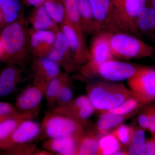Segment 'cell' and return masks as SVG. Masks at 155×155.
Segmentation results:
<instances>
[{"instance_id":"6da1fadb","label":"cell","mask_w":155,"mask_h":155,"mask_svg":"<svg viewBox=\"0 0 155 155\" xmlns=\"http://www.w3.org/2000/svg\"><path fill=\"white\" fill-rule=\"evenodd\" d=\"M0 61L25 68L31 55L28 48L30 28L24 17L1 29Z\"/></svg>"},{"instance_id":"7a4b0ae2","label":"cell","mask_w":155,"mask_h":155,"mask_svg":"<svg viewBox=\"0 0 155 155\" xmlns=\"http://www.w3.org/2000/svg\"><path fill=\"white\" fill-rule=\"evenodd\" d=\"M86 91L95 110L100 113L116 108L128 99L138 96L122 84L110 81L89 84Z\"/></svg>"},{"instance_id":"3957f363","label":"cell","mask_w":155,"mask_h":155,"mask_svg":"<svg viewBox=\"0 0 155 155\" xmlns=\"http://www.w3.org/2000/svg\"><path fill=\"white\" fill-rule=\"evenodd\" d=\"M147 0H112V14L107 31L124 32L143 38L136 27L139 13Z\"/></svg>"},{"instance_id":"277c9868","label":"cell","mask_w":155,"mask_h":155,"mask_svg":"<svg viewBox=\"0 0 155 155\" xmlns=\"http://www.w3.org/2000/svg\"><path fill=\"white\" fill-rule=\"evenodd\" d=\"M140 67L112 59L99 64L87 62L82 66L81 72L87 78L97 77L110 82H118L129 79Z\"/></svg>"},{"instance_id":"5b68a950","label":"cell","mask_w":155,"mask_h":155,"mask_svg":"<svg viewBox=\"0 0 155 155\" xmlns=\"http://www.w3.org/2000/svg\"><path fill=\"white\" fill-rule=\"evenodd\" d=\"M110 44L113 54L118 59H141L155 53L153 45L137 37L124 32H110Z\"/></svg>"},{"instance_id":"8992f818","label":"cell","mask_w":155,"mask_h":155,"mask_svg":"<svg viewBox=\"0 0 155 155\" xmlns=\"http://www.w3.org/2000/svg\"><path fill=\"white\" fill-rule=\"evenodd\" d=\"M84 130L81 124L62 114L52 111L46 113L39 136L42 139L78 135Z\"/></svg>"},{"instance_id":"52a82bcc","label":"cell","mask_w":155,"mask_h":155,"mask_svg":"<svg viewBox=\"0 0 155 155\" xmlns=\"http://www.w3.org/2000/svg\"><path fill=\"white\" fill-rule=\"evenodd\" d=\"M127 81L129 88L147 105L155 101V68L140 67Z\"/></svg>"},{"instance_id":"ba28073f","label":"cell","mask_w":155,"mask_h":155,"mask_svg":"<svg viewBox=\"0 0 155 155\" xmlns=\"http://www.w3.org/2000/svg\"><path fill=\"white\" fill-rule=\"evenodd\" d=\"M51 111L69 117L84 127L95 110L87 96L81 95L65 105L54 106Z\"/></svg>"},{"instance_id":"9c48e42d","label":"cell","mask_w":155,"mask_h":155,"mask_svg":"<svg viewBox=\"0 0 155 155\" xmlns=\"http://www.w3.org/2000/svg\"><path fill=\"white\" fill-rule=\"evenodd\" d=\"M53 30L56 34V41L52 49L47 56L69 73L77 67L68 41L59 24L56 23Z\"/></svg>"},{"instance_id":"30bf717a","label":"cell","mask_w":155,"mask_h":155,"mask_svg":"<svg viewBox=\"0 0 155 155\" xmlns=\"http://www.w3.org/2000/svg\"><path fill=\"white\" fill-rule=\"evenodd\" d=\"M41 128V125L32 119L24 120L8 138L0 142L1 150L30 143L39 136Z\"/></svg>"},{"instance_id":"8fae6325","label":"cell","mask_w":155,"mask_h":155,"mask_svg":"<svg viewBox=\"0 0 155 155\" xmlns=\"http://www.w3.org/2000/svg\"><path fill=\"white\" fill-rule=\"evenodd\" d=\"M49 82L41 81L33 83L22 91L17 98L15 107L22 112H28L40 108Z\"/></svg>"},{"instance_id":"7c38bea8","label":"cell","mask_w":155,"mask_h":155,"mask_svg":"<svg viewBox=\"0 0 155 155\" xmlns=\"http://www.w3.org/2000/svg\"><path fill=\"white\" fill-rule=\"evenodd\" d=\"M59 26L67 38L76 67L84 65L89 61V51L87 48L86 45L81 40L66 14L64 20L59 24Z\"/></svg>"},{"instance_id":"4fadbf2b","label":"cell","mask_w":155,"mask_h":155,"mask_svg":"<svg viewBox=\"0 0 155 155\" xmlns=\"http://www.w3.org/2000/svg\"><path fill=\"white\" fill-rule=\"evenodd\" d=\"M55 41L54 30L35 31L30 28L28 48L31 55L34 57H47L54 47Z\"/></svg>"},{"instance_id":"5bb4252c","label":"cell","mask_w":155,"mask_h":155,"mask_svg":"<svg viewBox=\"0 0 155 155\" xmlns=\"http://www.w3.org/2000/svg\"><path fill=\"white\" fill-rule=\"evenodd\" d=\"M94 35L89 50L90 60L88 62L99 64L115 59L110 44V32L102 31Z\"/></svg>"},{"instance_id":"9a60e30c","label":"cell","mask_w":155,"mask_h":155,"mask_svg":"<svg viewBox=\"0 0 155 155\" xmlns=\"http://www.w3.org/2000/svg\"><path fill=\"white\" fill-rule=\"evenodd\" d=\"M30 66L33 83L41 81L49 82L61 73L60 66L47 57H34Z\"/></svg>"},{"instance_id":"2e32d148","label":"cell","mask_w":155,"mask_h":155,"mask_svg":"<svg viewBox=\"0 0 155 155\" xmlns=\"http://www.w3.org/2000/svg\"><path fill=\"white\" fill-rule=\"evenodd\" d=\"M23 68L12 64H6L0 73V96L10 95L22 81Z\"/></svg>"},{"instance_id":"e0dca14e","label":"cell","mask_w":155,"mask_h":155,"mask_svg":"<svg viewBox=\"0 0 155 155\" xmlns=\"http://www.w3.org/2000/svg\"><path fill=\"white\" fill-rule=\"evenodd\" d=\"M81 133L78 135L48 139L43 143L42 147L44 149L54 155L56 153L61 155H76L78 137Z\"/></svg>"},{"instance_id":"ac0fdd59","label":"cell","mask_w":155,"mask_h":155,"mask_svg":"<svg viewBox=\"0 0 155 155\" xmlns=\"http://www.w3.org/2000/svg\"><path fill=\"white\" fill-rule=\"evenodd\" d=\"M94 22L92 34L107 31L112 14V0H90Z\"/></svg>"},{"instance_id":"d6986e66","label":"cell","mask_w":155,"mask_h":155,"mask_svg":"<svg viewBox=\"0 0 155 155\" xmlns=\"http://www.w3.org/2000/svg\"><path fill=\"white\" fill-rule=\"evenodd\" d=\"M136 27L142 37L151 42L155 53V9L147 5L140 11L135 21Z\"/></svg>"},{"instance_id":"ffe728a7","label":"cell","mask_w":155,"mask_h":155,"mask_svg":"<svg viewBox=\"0 0 155 155\" xmlns=\"http://www.w3.org/2000/svg\"><path fill=\"white\" fill-rule=\"evenodd\" d=\"M19 0H0L1 29L24 17Z\"/></svg>"},{"instance_id":"44dd1931","label":"cell","mask_w":155,"mask_h":155,"mask_svg":"<svg viewBox=\"0 0 155 155\" xmlns=\"http://www.w3.org/2000/svg\"><path fill=\"white\" fill-rule=\"evenodd\" d=\"M27 19L31 29L35 31L53 30L56 23L48 14L43 4L34 7Z\"/></svg>"},{"instance_id":"7402d4cb","label":"cell","mask_w":155,"mask_h":155,"mask_svg":"<svg viewBox=\"0 0 155 155\" xmlns=\"http://www.w3.org/2000/svg\"><path fill=\"white\" fill-rule=\"evenodd\" d=\"M99 139L95 134L84 130L78 137L76 155H97Z\"/></svg>"},{"instance_id":"603a6c76","label":"cell","mask_w":155,"mask_h":155,"mask_svg":"<svg viewBox=\"0 0 155 155\" xmlns=\"http://www.w3.org/2000/svg\"><path fill=\"white\" fill-rule=\"evenodd\" d=\"M130 117L129 116H120L106 112L101 113L96 125L98 133L101 135L110 133Z\"/></svg>"},{"instance_id":"cb8c5ba5","label":"cell","mask_w":155,"mask_h":155,"mask_svg":"<svg viewBox=\"0 0 155 155\" xmlns=\"http://www.w3.org/2000/svg\"><path fill=\"white\" fill-rule=\"evenodd\" d=\"M40 109L28 112H22L11 104L6 102L0 103V122L8 119L30 120L36 118L39 114Z\"/></svg>"},{"instance_id":"d4e9b609","label":"cell","mask_w":155,"mask_h":155,"mask_svg":"<svg viewBox=\"0 0 155 155\" xmlns=\"http://www.w3.org/2000/svg\"><path fill=\"white\" fill-rule=\"evenodd\" d=\"M68 73H62L50 81L48 83L46 89L45 97L48 106L52 108L56 104L58 94L61 89L66 84L69 82Z\"/></svg>"},{"instance_id":"484cf974","label":"cell","mask_w":155,"mask_h":155,"mask_svg":"<svg viewBox=\"0 0 155 155\" xmlns=\"http://www.w3.org/2000/svg\"><path fill=\"white\" fill-rule=\"evenodd\" d=\"M78 10L84 33V35L92 34L94 18L90 0H78Z\"/></svg>"},{"instance_id":"4316f807","label":"cell","mask_w":155,"mask_h":155,"mask_svg":"<svg viewBox=\"0 0 155 155\" xmlns=\"http://www.w3.org/2000/svg\"><path fill=\"white\" fill-rule=\"evenodd\" d=\"M101 136L99 139L97 155H117L122 150V145L113 132Z\"/></svg>"},{"instance_id":"83f0119b","label":"cell","mask_w":155,"mask_h":155,"mask_svg":"<svg viewBox=\"0 0 155 155\" xmlns=\"http://www.w3.org/2000/svg\"><path fill=\"white\" fill-rule=\"evenodd\" d=\"M147 105L138 96L134 97L126 100L120 106L102 112L120 115V116H133L134 114L138 110V109L143 107ZM101 114V113H100Z\"/></svg>"},{"instance_id":"f1b7e54d","label":"cell","mask_w":155,"mask_h":155,"mask_svg":"<svg viewBox=\"0 0 155 155\" xmlns=\"http://www.w3.org/2000/svg\"><path fill=\"white\" fill-rule=\"evenodd\" d=\"M145 131L140 126L134 127L133 137L129 146L126 150L127 155H141L145 146Z\"/></svg>"},{"instance_id":"f546056e","label":"cell","mask_w":155,"mask_h":155,"mask_svg":"<svg viewBox=\"0 0 155 155\" xmlns=\"http://www.w3.org/2000/svg\"><path fill=\"white\" fill-rule=\"evenodd\" d=\"M43 5L47 12L55 22L59 25L62 23L66 15L64 0H45Z\"/></svg>"},{"instance_id":"4dcf8cb0","label":"cell","mask_w":155,"mask_h":155,"mask_svg":"<svg viewBox=\"0 0 155 155\" xmlns=\"http://www.w3.org/2000/svg\"><path fill=\"white\" fill-rule=\"evenodd\" d=\"M133 131V126H128L122 124L116 127L112 132L118 138L125 150L131 143Z\"/></svg>"},{"instance_id":"1f68e13d","label":"cell","mask_w":155,"mask_h":155,"mask_svg":"<svg viewBox=\"0 0 155 155\" xmlns=\"http://www.w3.org/2000/svg\"><path fill=\"white\" fill-rule=\"evenodd\" d=\"M23 121L24 120L8 119L0 122V142L8 138Z\"/></svg>"},{"instance_id":"d6a6232c","label":"cell","mask_w":155,"mask_h":155,"mask_svg":"<svg viewBox=\"0 0 155 155\" xmlns=\"http://www.w3.org/2000/svg\"><path fill=\"white\" fill-rule=\"evenodd\" d=\"M35 145L30 143L21 145L14 147L2 152L5 155H34L36 150Z\"/></svg>"},{"instance_id":"836d02e7","label":"cell","mask_w":155,"mask_h":155,"mask_svg":"<svg viewBox=\"0 0 155 155\" xmlns=\"http://www.w3.org/2000/svg\"><path fill=\"white\" fill-rule=\"evenodd\" d=\"M73 92L69 86V82L64 85L58 94L56 104L58 106L65 105L73 99Z\"/></svg>"},{"instance_id":"e575fe53","label":"cell","mask_w":155,"mask_h":155,"mask_svg":"<svg viewBox=\"0 0 155 155\" xmlns=\"http://www.w3.org/2000/svg\"><path fill=\"white\" fill-rule=\"evenodd\" d=\"M139 125L144 130H148L150 125L149 104L144 106L138 117Z\"/></svg>"},{"instance_id":"d590c367","label":"cell","mask_w":155,"mask_h":155,"mask_svg":"<svg viewBox=\"0 0 155 155\" xmlns=\"http://www.w3.org/2000/svg\"><path fill=\"white\" fill-rule=\"evenodd\" d=\"M141 155H155V134L147 139L145 146Z\"/></svg>"},{"instance_id":"8d00e7d4","label":"cell","mask_w":155,"mask_h":155,"mask_svg":"<svg viewBox=\"0 0 155 155\" xmlns=\"http://www.w3.org/2000/svg\"><path fill=\"white\" fill-rule=\"evenodd\" d=\"M150 125L149 131L151 135L155 134V103L149 104Z\"/></svg>"},{"instance_id":"74e56055","label":"cell","mask_w":155,"mask_h":155,"mask_svg":"<svg viewBox=\"0 0 155 155\" xmlns=\"http://www.w3.org/2000/svg\"><path fill=\"white\" fill-rule=\"evenodd\" d=\"M23 1L27 5L36 7L43 5L45 0H23Z\"/></svg>"},{"instance_id":"f35d334b","label":"cell","mask_w":155,"mask_h":155,"mask_svg":"<svg viewBox=\"0 0 155 155\" xmlns=\"http://www.w3.org/2000/svg\"><path fill=\"white\" fill-rule=\"evenodd\" d=\"M34 155H54L51 152L48 151L47 150L44 149V150H37L35 151V152L34 153Z\"/></svg>"},{"instance_id":"ab89813d","label":"cell","mask_w":155,"mask_h":155,"mask_svg":"<svg viewBox=\"0 0 155 155\" xmlns=\"http://www.w3.org/2000/svg\"><path fill=\"white\" fill-rule=\"evenodd\" d=\"M151 5L155 9V0H151Z\"/></svg>"}]
</instances>
